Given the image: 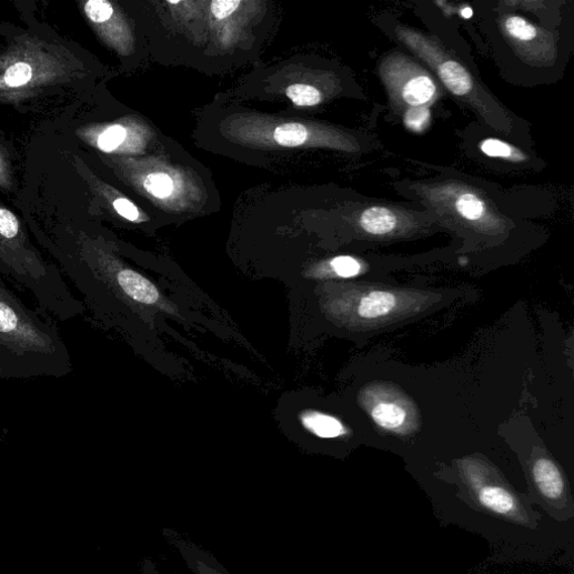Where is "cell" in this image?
I'll return each mask as SVG.
<instances>
[{
  "mask_svg": "<svg viewBox=\"0 0 574 574\" xmlns=\"http://www.w3.org/2000/svg\"><path fill=\"white\" fill-rule=\"evenodd\" d=\"M113 208L123 218L130 221H137L140 218V211L137 205L128 199L120 198L113 202Z\"/></svg>",
  "mask_w": 574,
  "mask_h": 574,
  "instance_id": "obj_24",
  "label": "cell"
},
{
  "mask_svg": "<svg viewBox=\"0 0 574 574\" xmlns=\"http://www.w3.org/2000/svg\"><path fill=\"white\" fill-rule=\"evenodd\" d=\"M396 38L437 75L442 85L464 101L491 128L511 134L513 122L504 107L485 89L461 59L434 37L407 27L395 28Z\"/></svg>",
  "mask_w": 574,
  "mask_h": 574,
  "instance_id": "obj_2",
  "label": "cell"
},
{
  "mask_svg": "<svg viewBox=\"0 0 574 574\" xmlns=\"http://www.w3.org/2000/svg\"><path fill=\"white\" fill-rule=\"evenodd\" d=\"M127 135L128 132L123 127H111L99 137L98 147L103 152H112L123 144Z\"/></svg>",
  "mask_w": 574,
  "mask_h": 574,
  "instance_id": "obj_18",
  "label": "cell"
},
{
  "mask_svg": "<svg viewBox=\"0 0 574 574\" xmlns=\"http://www.w3.org/2000/svg\"><path fill=\"white\" fill-rule=\"evenodd\" d=\"M479 500L485 508L500 515H512L517 510L514 496L500 486H483Z\"/></svg>",
  "mask_w": 574,
  "mask_h": 574,
  "instance_id": "obj_12",
  "label": "cell"
},
{
  "mask_svg": "<svg viewBox=\"0 0 574 574\" xmlns=\"http://www.w3.org/2000/svg\"><path fill=\"white\" fill-rule=\"evenodd\" d=\"M500 26L506 40L525 61L547 66L555 60L556 41L551 32L515 14L503 16Z\"/></svg>",
  "mask_w": 574,
  "mask_h": 574,
  "instance_id": "obj_5",
  "label": "cell"
},
{
  "mask_svg": "<svg viewBox=\"0 0 574 574\" xmlns=\"http://www.w3.org/2000/svg\"><path fill=\"white\" fill-rule=\"evenodd\" d=\"M380 75L404 127L424 133L431 124V107L441 97L435 78L421 64L400 53L387 56L380 66Z\"/></svg>",
  "mask_w": 574,
  "mask_h": 574,
  "instance_id": "obj_3",
  "label": "cell"
},
{
  "mask_svg": "<svg viewBox=\"0 0 574 574\" xmlns=\"http://www.w3.org/2000/svg\"><path fill=\"white\" fill-rule=\"evenodd\" d=\"M286 94L299 107H313L322 101L320 90L309 84H292L288 88Z\"/></svg>",
  "mask_w": 574,
  "mask_h": 574,
  "instance_id": "obj_16",
  "label": "cell"
},
{
  "mask_svg": "<svg viewBox=\"0 0 574 574\" xmlns=\"http://www.w3.org/2000/svg\"><path fill=\"white\" fill-rule=\"evenodd\" d=\"M72 372L58 321L28 306L0 279V381L63 379Z\"/></svg>",
  "mask_w": 574,
  "mask_h": 574,
  "instance_id": "obj_1",
  "label": "cell"
},
{
  "mask_svg": "<svg viewBox=\"0 0 574 574\" xmlns=\"http://www.w3.org/2000/svg\"><path fill=\"white\" fill-rule=\"evenodd\" d=\"M241 4V0H214L211 3V13L216 20L221 21L233 16Z\"/></svg>",
  "mask_w": 574,
  "mask_h": 574,
  "instance_id": "obj_23",
  "label": "cell"
},
{
  "mask_svg": "<svg viewBox=\"0 0 574 574\" xmlns=\"http://www.w3.org/2000/svg\"><path fill=\"white\" fill-rule=\"evenodd\" d=\"M87 17L95 24L107 22L113 14L110 3L104 0H90L84 7Z\"/></svg>",
  "mask_w": 574,
  "mask_h": 574,
  "instance_id": "obj_22",
  "label": "cell"
},
{
  "mask_svg": "<svg viewBox=\"0 0 574 574\" xmlns=\"http://www.w3.org/2000/svg\"><path fill=\"white\" fill-rule=\"evenodd\" d=\"M309 138L306 129L301 124H284L274 132L275 142L283 148H298L303 145Z\"/></svg>",
  "mask_w": 574,
  "mask_h": 574,
  "instance_id": "obj_15",
  "label": "cell"
},
{
  "mask_svg": "<svg viewBox=\"0 0 574 574\" xmlns=\"http://www.w3.org/2000/svg\"><path fill=\"white\" fill-rule=\"evenodd\" d=\"M421 193L435 211L476 226L499 225L502 220L496 208L477 189L461 182H444L422 187Z\"/></svg>",
  "mask_w": 574,
  "mask_h": 574,
  "instance_id": "obj_4",
  "label": "cell"
},
{
  "mask_svg": "<svg viewBox=\"0 0 574 574\" xmlns=\"http://www.w3.org/2000/svg\"><path fill=\"white\" fill-rule=\"evenodd\" d=\"M302 421L306 429L320 437H338L346 432L340 421L322 413H306L302 416Z\"/></svg>",
  "mask_w": 574,
  "mask_h": 574,
  "instance_id": "obj_13",
  "label": "cell"
},
{
  "mask_svg": "<svg viewBox=\"0 0 574 574\" xmlns=\"http://www.w3.org/2000/svg\"><path fill=\"white\" fill-rule=\"evenodd\" d=\"M20 235V222L8 209H0V238L7 240L9 244L18 240Z\"/></svg>",
  "mask_w": 574,
  "mask_h": 574,
  "instance_id": "obj_19",
  "label": "cell"
},
{
  "mask_svg": "<svg viewBox=\"0 0 574 574\" xmlns=\"http://www.w3.org/2000/svg\"><path fill=\"white\" fill-rule=\"evenodd\" d=\"M480 148L486 157L492 159H502L514 163H522L527 160L524 152L499 139H486L480 144Z\"/></svg>",
  "mask_w": 574,
  "mask_h": 574,
  "instance_id": "obj_14",
  "label": "cell"
},
{
  "mask_svg": "<svg viewBox=\"0 0 574 574\" xmlns=\"http://www.w3.org/2000/svg\"><path fill=\"white\" fill-rule=\"evenodd\" d=\"M144 187L149 193L160 199L170 197L174 190L173 180L165 173L150 174Z\"/></svg>",
  "mask_w": 574,
  "mask_h": 574,
  "instance_id": "obj_17",
  "label": "cell"
},
{
  "mask_svg": "<svg viewBox=\"0 0 574 574\" xmlns=\"http://www.w3.org/2000/svg\"><path fill=\"white\" fill-rule=\"evenodd\" d=\"M533 479L541 494L547 500L556 501L563 495V477L556 465L548 459H537L533 466Z\"/></svg>",
  "mask_w": 574,
  "mask_h": 574,
  "instance_id": "obj_10",
  "label": "cell"
},
{
  "mask_svg": "<svg viewBox=\"0 0 574 574\" xmlns=\"http://www.w3.org/2000/svg\"><path fill=\"white\" fill-rule=\"evenodd\" d=\"M143 574H161L159 568L155 566V564L148 560L144 562L143 565Z\"/></svg>",
  "mask_w": 574,
  "mask_h": 574,
  "instance_id": "obj_25",
  "label": "cell"
},
{
  "mask_svg": "<svg viewBox=\"0 0 574 574\" xmlns=\"http://www.w3.org/2000/svg\"><path fill=\"white\" fill-rule=\"evenodd\" d=\"M114 283L128 296L144 304H154L159 300L155 286L141 274L132 270H121L114 275Z\"/></svg>",
  "mask_w": 574,
  "mask_h": 574,
  "instance_id": "obj_9",
  "label": "cell"
},
{
  "mask_svg": "<svg viewBox=\"0 0 574 574\" xmlns=\"http://www.w3.org/2000/svg\"><path fill=\"white\" fill-rule=\"evenodd\" d=\"M334 273L344 279L355 278L362 272V264L350 256H339L331 262Z\"/></svg>",
  "mask_w": 574,
  "mask_h": 574,
  "instance_id": "obj_21",
  "label": "cell"
},
{
  "mask_svg": "<svg viewBox=\"0 0 574 574\" xmlns=\"http://www.w3.org/2000/svg\"><path fill=\"white\" fill-rule=\"evenodd\" d=\"M32 75L33 71L31 66L26 62H20L8 69L4 75V81L12 88L22 87L31 81Z\"/></svg>",
  "mask_w": 574,
  "mask_h": 574,
  "instance_id": "obj_20",
  "label": "cell"
},
{
  "mask_svg": "<svg viewBox=\"0 0 574 574\" xmlns=\"http://www.w3.org/2000/svg\"><path fill=\"white\" fill-rule=\"evenodd\" d=\"M173 546L192 574H232L212 554L181 535L167 531Z\"/></svg>",
  "mask_w": 574,
  "mask_h": 574,
  "instance_id": "obj_6",
  "label": "cell"
},
{
  "mask_svg": "<svg viewBox=\"0 0 574 574\" xmlns=\"http://www.w3.org/2000/svg\"><path fill=\"white\" fill-rule=\"evenodd\" d=\"M405 222L402 210L387 205H371L359 215V224L364 233L385 238L395 234Z\"/></svg>",
  "mask_w": 574,
  "mask_h": 574,
  "instance_id": "obj_7",
  "label": "cell"
},
{
  "mask_svg": "<svg viewBox=\"0 0 574 574\" xmlns=\"http://www.w3.org/2000/svg\"><path fill=\"white\" fill-rule=\"evenodd\" d=\"M397 304L396 296L387 291H373L365 295L359 305L363 319H379L389 315Z\"/></svg>",
  "mask_w": 574,
  "mask_h": 574,
  "instance_id": "obj_11",
  "label": "cell"
},
{
  "mask_svg": "<svg viewBox=\"0 0 574 574\" xmlns=\"http://www.w3.org/2000/svg\"><path fill=\"white\" fill-rule=\"evenodd\" d=\"M370 413L377 425L392 432H402L410 419L406 406L390 396L376 401L371 406Z\"/></svg>",
  "mask_w": 574,
  "mask_h": 574,
  "instance_id": "obj_8",
  "label": "cell"
}]
</instances>
